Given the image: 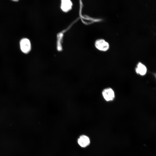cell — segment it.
<instances>
[{
  "instance_id": "1",
  "label": "cell",
  "mask_w": 156,
  "mask_h": 156,
  "mask_svg": "<svg viewBox=\"0 0 156 156\" xmlns=\"http://www.w3.org/2000/svg\"><path fill=\"white\" fill-rule=\"evenodd\" d=\"M21 50L24 53H29L31 49V44L29 40L27 38L22 39L20 42Z\"/></svg>"
},
{
  "instance_id": "2",
  "label": "cell",
  "mask_w": 156,
  "mask_h": 156,
  "mask_svg": "<svg viewBox=\"0 0 156 156\" xmlns=\"http://www.w3.org/2000/svg\"><path fill=\"white\" fill-rule=\"evenodd\" d=\"M95 46L98 50L103 51H107L109 48L108 43L103 39L96 40L95 42Z\"/></svg>"
},
{
  "instance_id": "3",
  "label": "cell",
  "mask_w": 156,
  "mask_h": 156,
  "mask_svg": "<svg viewBox=\"0 0 156 156\" xmlns=\"http://www.w3.org/2000/svg\"><path fill=\"white\" fill-rule=\"evenodd\" d=\"M102 94L104 98L107 101L113 100L115 97L114 91L110 88L104 89L102 92Z\"/></svg>"
},
{
  "instance_id": "4",
  "label": "cell",
  "mask_w": 156,
  "mask_h": 156,
  "mask_svg": "<svg viewBox=\"0 0 156 156\" xmlns=\"http://www.w3.org/2000/svg\"><path fill=\"white\" fill-rule=\"evenodd\" d=\"M73 3L71 0H61L60 8L65 12H67L71 10Z\"/></svg>"
},
{
  "instance_id": "5",
  "label": "cell",
  "mask_w": 156,
  "mask_h": 156,
  "mask_svg": "<svg viewBox=\"0 0 156 156\" xmlns=\"http://www.w3.org/2000/svg\"><path fill=\"white\" fill-rule=\"evenodd\" d=\"M78 142L82 147H85L88 146L90 143L89 138L85 135H81L78 139Z\"/></svg>"
},
{
  "instance_id": "6",
  "label": "cell",
  "mask_w": 156,
  "mask_h": 156,
  "mask_svg": "<svg viewBox=\"0 0 156 156\" xmlns=\"http://www.w3.org/2000/svg\"><path fill=\"white\" fill-rule=\"evenodd\" d=\"M135 70L138 74L141 75H144L146 73L147 68L144 64L139 62Z\"/></svg>"
},
{
  "instance_id": "7",
  "label": "cell",
  "mask_w": 156,
  "mask_h": 156,
  "mask_svg": "<svg viewBox=\"0 0 156 156\" xmlns=\"http://www.w3.org/2000/svg\"><path fill=\"white\" fill-rule=\"evenodd\" d=\"M12 1H15V2H17L19 0H12Z\"/></svg>"
}]
</instances>
